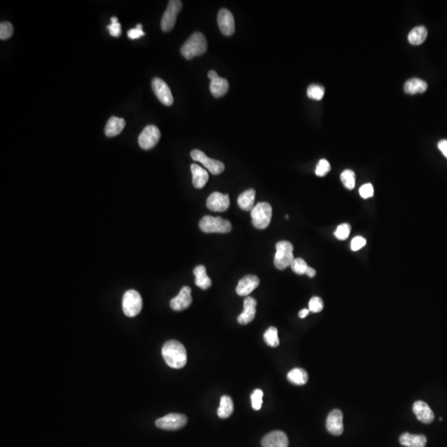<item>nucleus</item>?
<instances>
[{
  "mask_svg": "<svg viewBox=\"0 0 447 447\" xmlns=\"http://www.w3.org/2000/svg\"><path fill=\"white\" fill-rule=\"evenodd\" d=\"M162 355L171 368H183L188 362L187 350L182 344L177 340L166 342L162 349Z\"/></svg>",
  "mask_w": 447,
  "mask_h": 447,
  "instance_id": "nucleus-1",
  "label": "nucleus"
},
{
  "mask_svg": "<svg viewBox=\"0 0 447 447\" xmlns=\"http://www.w3.org/2000/svg\"><path fill=\"white\" fill-rule=\"evenodd\" d=\"M207 49V42L202 33H195L181 46V52L186 59L191 60L195 57L202 55Z\"/></svg>",
  "mask_w": 447,
  "mask_h": 447,
  "instance_id": "nucleus-2",
  "label": "nucleus"
},
{
  "mask_svg": "<svg viewBox=\"0 0 447 447\" xmlns=\"http://www.w3.org/2000/svg\"><path fill=\"white\" fill-rule=\"evenodd\" d=\"M294 260L293 245L288 241H280L276 245V253L274 256V265L279 270H284L291 266Z\"/></svg>",
  "mask_w": 447,
  "mask_h": 447,
  "instance_id": "nucleus-3",
  "label": "nucleus"
},
{
  "mask_svg": "<svg viewBox=\"0 0 447 447\" xmlns=\"http://www.w3.org/2000/svg\"><path fill=\"white\" fill-rule=\"evenodd\" d=\"M273 209L269 203L259 202L251 211L252 222L257 229H265L271 222Z\"/></svg>",
  "mask_w": 447,
  "mask_h": 447,
  "instance_id": "nucleus-4",
  "label": "nucleus"
},
{
  "mask_svg": "<svg viewBox=\"0 0 447 447\" xmlns=\"http://www.w3.org/2000/svg\"><path fill=\"white\" fill-rule=\"evenodd\" d=\"M200 229L205 233H229L231 231V223L221 217L205 216L199 224Z\"/></svg>",
  "mask_w": 447,
  "mask_h": 447,
  "instance_id": "nucleus-5",
  "label": "nucleus"
},
{
  "mask_svg": "<svg viewBox=\"0 0 447 447\" xmlns=\"http://www.w3.org/2000/svg\"><path fill=\"white\" fill-rule=\"evenodd\" d=\"M123 311L128 318H135L139 315L143 307V300L139 292L128 290L124 293L122 301Z\"/></svg>",
  "mask_w": 447,
  "mask_h": 447,
  "instance_id": "nucleus-6",
  "label": "nucleus"
},
{
  "mask_svg": "<svg viewBox=\"0 0 447 447\" xmlns=\"http://www.w3.org/2000/svg\"><path fill=\"white\" fill-rule=\"evenodd\" d=\"M181 8L182 3L179 0H171L168 2V8L162 18L161 28L163 32H169L173 29L176 23V17Z\"/></svg>",
  "mask_w": 447,
  "mask_h": 447,
  "instance_id": "nucleus-7",
  "label": "nucleus"
},
{
  "mask_svg": "<svg viewBox=\"0 0 447 447\" xmlns=\"http://www.w3.org/2000/svg\"><path fill=\"white\" fill-rule=\"evenodd\" d=\"M187 423H188V417L185 415L170 413L161 418L157 419L155 424L157 428L161 429L174 431L185 427Z\"/></svg>",
  "mask_w": 447,
  "mask_h": 447,
  "instance_id": "nucleus-8",
  "label": "nucleus"
},
{
  "mask_svg": "<svg viewBox=\"0 0 447 447\" xmlns=\"http://www.w3.org/2000/svg\"><path fill=\"white\" fill-rule=\"evenodd\" d=\"M191 156H192V159L194 161L201 163L205 168H207L212 174H221V172H224V170H225L224 163H221V161H218V160L209 159L204 152H201L200 150H192V152H191Z\"/></svg>",
  "mask_w": 447,
  "mask_h": 447,
  "instance_id": "nucleus-9",
  "label": "nucleus"
},
{
  "mask_svg": "<svg viewBox=\"0 0 447 447\" xmlns=\"http://www.w3.org/2000/svg\"><path fill=\"white\" fill-rule=\"evenodd\" d=\"M161 137L157 127L148 125L143 130L139 137V144L143 149L149 150L156 145Z\"/></svg>",
  "mask_w": 447,
  "mask_h": 447,
  "instance_id": "nucleus-10",
  "label": "nucleus"
},
{
  "mask_svg": "<svg viewBox=\"0 0 447 447\" xmlns=\"http://www.w3.org/2000/svg\"><path fill=\"white\" fill-rule=\"evenodd\" d=\"M152 90L156 98L167 106H171L173 103V96L169 86L160 78H154L152 82Z\"/></svg>",
  "mask_w": 447,
  "mask_h": 447,
  "instance_id": "nucleus-11",
  "label": "nucleus"
},
{
  "mask_svg": "<svg viewBox=\"0 0 447 447\" xmlns=\"http://www.w3.org/2000/svg\"><path fill=\"white\" fill-rule=\"evenodd\" d=\"M326 427L327 431L334 436H340L343 433V413L340 410H333L329 413Z\"/></svg>",
  "mask_w": 447,
  "mask_h": 447,
  "instance_id": "nucleus-12",
  "label": "nucleus"
},
{
  "mask_svg": "<svg viewBox=\"0 0 447 447\" xmlns=\"http://www.w3.org/2000/svg\"><path fill=\"white\" fill-rule=\"evenodd\" d=\"M192 302V289L189 286H183L178 295L172 298L170 302V306L174 311H180L188 308Z\"/></svg>",
  "mask_w": 447,
  "mask_h": 447,
  "instance_id": "nucleus-13",
  "label": "nucleus"
},
{
  "mask_svg": "<svg viewBox=\"0 0 447 447\" xmlns=\"http://www.w3.org/2000/svg\"><path fill=\"white\" fill-rule=\"evenodd\" d=\"M229 197L221 192H214L208 197L206 206L212 212H225L229 207Z\"/></svg>",
  "mask_w": 447,
  "mask_h": 447,
  "instance_id": "nucleus-14",
  "label": "nucleus"
},
{
  "mask_svg": "<svg viewBox=\"0 0 447 447\" xmlns=\"http://www.w3.org/2000/svg\"><path fill=\"white\" fill-rule=\"evenodd\" d=\"M219 28L221 33L225 36H231L234 33V19L231 12L226 9H222L218 13Z\"/></svg>",
  "mask_w": 447,
  "mask_h": 447,
  "instance_id": "nucleus-15",
  "label": "nucleus"
},
{
  "mask_svg": "<svg viewBox=\"0 0 447 447\" xmlns=\"http://www.w3.org/2000/svg\"><path fill=\"white\" fill-rule=\"evenodd\" d=\"M262 447H288V438L284 432L274 431L262 438Z\"/></svg>",
  "mask_w": 447,
  "mask_h": 447,
  "instance_id": "nucleus-16",
  "label": "nucleus"
},
{
  "mask_svg": "<svg viewBox=\"0 0 447 447\" xmlns=\"http://www.w3.org/2000/svg\"><path fill=\"white\" fill-rule=\"evenodd\" d=\"M256 306H257V301L252 297H247L245 298V302H244V311H243L238 318L239 323L240 325L249 324V322H251L256 315Z\"/></svg>",
  "mask_w": 447,
  "mask_h": 447,
  "instance_id": "nucleus-17",
  "label": "nucleus"
},
{
  "mask_svg": "<svg viewBox=\"0 0 447 447\" xmlns=\"http://www.w3.org/2000/svg\"><path fill=\"white\" fill-rule=\"evenodd\" d=\"M259 279L255 275H247L240 280L238 286L236 287V293L239 296L245 297L249 296L254 289L259 285Z\"/></svg>",
  "mask_w": 447,
  "mask_h": 447,
  "instance_id": "nucleus-18",
  "label": "nucleus"
},
{
  "mask_svg": "<svg viewBox=\"0 0 447 447\" xmlns=\"http://www.w3.org/2000/svg\"><path fill=\"white\" fill-rule=\"evenodd\" d=\"M412 411L416 415V418L418 419L419 421L422 422V423L429 424L434 420V413L428 405V403H426L425 402L416 401L413 404Z\"/></svg>",
  "mask_w": 447,
  "mask_h": 447,
  "instance_id": "nucleus-19",
  "label": "nucleus"
},
{
  "mask_svg": "<svg viewBox=\"0 0 447 447\" xmlns=\"http://www.w3.org/2000/svg\"><path fill=\"white\" fill-rule=\"evenodd\" d=\"M192 173V183L195 188L201 189L205 187L209 179L208 172L196 163L191 166Z\"/></svg>",
  "mask_w": 447,
  "mask_h": 447,
  "instance_id": "nucleus-20",
  "label": "nucleus"
},
{
  "mask_svg": "<svg viewBox=\"0 0 447 447\" xmlns=\"http://www.w3.org/2000/svg\"><path fill=\"white\" fill-rule=\"evenodd\" d=\"M399 441L403 446L425 447L427 445V437L424 435H413L406 432L400 436Z\"/></svg>",
  "mask_w": 447,
  "mask_h": 447,
  "instance_id": "nucleus-21",
  "label": "nucleus"
},
{
  "mask_svg": "<svg viewBox=\"0 0 447 447\" xmlns=\"http://www.w3.org/2000/svg\"><path fill=\"white\" fill-rule=\"evenodd\" d=\"M125 127V120L118 117L113 116L109 119L108 123L104 128V134L107 137H115L119 135Z\"/></svg>",
  "mask_w": 447,
  "mask_h": 447,
  "instance_id": "nucleus-22",
  "label": "nucleus"
},
{
  "mask_svg": "<svg viewBox=\"0 0 447 447\" xmlns=\"http://www.w3.org/2000/svg\"><path fill=\"white\" fill-rule=\"evenodd\" d=\"M193 273L196 277L195 283L200 288L206 290V289L209 288V286H212V279L208 277L206 269L204 265H199V266L196 267Z\"/></svg>",
  "mask_w": 447,
  "mask_h": 447,
  "instance_id": "nucleus-23",
  "label": "nucleus"
},
{
  "mask_svg": "<svg viewBox=\"0 0 447 447\" xmlns=\"http://www.w3.org/2000/svg\"><path fill=\"white\" fill-rule=\"evenodd\" d=\"M427 89H428L427 82L419 78L408 80L404 85V91L409 95L424 93L427 91Z\"/></svg>",
  "mask_w": 447,
  "mask_h": 447,
  "instance_id": "nucleus-24",
  "label": "nucleus"
},
{
  "mask_svg": "<svg viewBox=\"0 0 447 447\" xmlns=\"http://www.w3.org/2000/svg\"><path fill=\"white\" fill-rule=\"evenodd\" d=\"M209 90L214 97H221L223 95H225L229 90V82L226 79L221 77L213 80L211 81Z\"/></svg>",
  "mask_w": 447,
  "mask_h": 447,
  "instance_id": "nucleus-25",
  "label": "nucleus"
},
{
  "mask_svg": "<svg viewBox=\"0 0 447 447\" xmlns=\"http://www.w3.org/2000/svg\"><path fill=\"white\" fill-rule=\"evenodd\" d=\"M255 191L253 189H249L240 194L238 198V205L241 209L246 212L252 211L254 207V200H255Z\"/></svg>",
  "mask_w": 447,
  "mask_h": 447,
  "instance_id": "nucleus-26",
  "label": "nucleus"
},
{
  "mask_svg": "<svg viewBox=\"0 0 447 447\" xmlns=\"http://www.w3.org/2000/svg\"><path fill=\"white\" fill-rule=\"evenodd\" d=\"M287 380L296 385H304L308 381V375L303 369H293L287 374Z\"/></svg>",
  "mask_w": 447,
  "mask_h": 447,
  "instance_id": "nucleus-27",
  "label": "nucleus"
},
{
  "mask_svg": "<svg viewBox=\"0 0 447 447\" xmlns=\"http://www.w3.org/2000/svg\"><path fill=\"white\" fill-rule=\"evenodd\" d=\"M233 412V403L232 401L231 398L229 396L221 397V403H220V407H219L217 414L219 417L221 418H228L229 416H231Z\"/></svg>",
  "mask_w": 447,
  "mask_h": 447,
  "instance_id": "nucleus-28",
  "label": "nucleus"
},
{
  "mask_svg": "<svg viewBox=\"0 0 447 447\" xmlns=\"http://www.w3.org/2000/svg\"><path fill=\"white\" fill-rule=\"evenodd\" d=\"M428 37V30L424 26L416 27L408 34V42L412 45H420Z\"/></svg>",
  "mask_w": 447,
  "mask_h": 447,
  "instance_id": "nucleus-29",
  "label": "nucleus"
},
{
  "mask_svg": "<svg viewBox=\"0 0 447 447\" xmlns=\"http://www.w3.org/2000/svg\"><path fill=\"white\" fill-rule=\"evenodd\" d=\"M264 339H265V341L266 342L267 345L270 346V347H273V348L278 347L279 346L278 329L276 328V327H273V326L269 327L265 331V335H264Z\"/></svg>",
  "mask_w": 447,
  "mask_h": 447,
  "instance_id": "nucleus-30",
  "label": "nucleus"
},
{
  "mask_svg": "<svg viewBox=\"0 0 447 447\" xmlns=\"http://www.w3.org/2000/svg\"><path fill=\"white\" fill-rule=\"evenodd\" d=\"M340 179H341L343 185L346 187L347 189L352 190L355 187V173L353 172L352 170H345L340 175Z\"/></svg>",
  "mask_w": 447,
  "mask_h": 447,
  "instance_id": "nucleus-31",
  "label": "nucleus"
},
{
  "mask_svg": "<svg viewBox=\"0 0 447 447\" xmlns=\"http://www.w3.org/2000/svg\"><path fill=\"white\" fill-rule=\"evenodd\" d=\"M325 94V88L320 85L312 84L307 88V96L310 99L321 100Z\"/></svg>",
  "mask_w": 447,
  "mask_h": 447,
  "instance_id": "nucleus-32",
  "label": "nucleus"
},
{
  "mask_svg": "<svg viewBox=\"0 0 447 447\" xmlns=\"http://www.w3.org/2000/svg\"><path fill=\"white\" fill-rule=\"evenodd\" d=\"M291 268L292 270L294 273H297L298 275H303V274H306V269L308 268V265L303 258H294L293 262H292Z\"/></svg>",
  "mask_w": 447,
  "mask_h": 447,
  "instance_id": "nucleus-33",
  "label": "nucleus"
},
{
  "mask_svg": "<svg viewBox=\"0 0 447 447\" xmlns=\"http://www.w3.org/2000/svg\"><path fill=\"white\" fill-rule=\"evenodd\" d=\"M350 231H351L350 225L347 223H344L337 227L335 231L334 232V234L339 240H346L348 239Z\"/></svg>",
  "mask_w": 447,
  "mask_h": 447,
  "instance_id": "nucleus-34",
  "label": "nucleus"
},
{
  "mask_svg": "<svg viewBox=\"0 0 447 447\" xmlns=\"http://www.w3.org/2000/svg\"><path fill=\"white\" fill-rule=\"evenodd\" d=\"M262 397H264V392L261 389L254 390L251 395L252 407L256 411L262 408Z\"/></svg>",
  "mask_w": 447,
  "mask_h": 447,
  "instance_id": "nucleus-35",
  "label": "nucleus"
},
{
  "mask_svg": "<svg viewBox=\"0 0 447 447\" xmlns=\"http://www.w3.org/2000/svg\"><path fill=\"white\" fill-rule=\"evenodd\" d=\"M13 33V27L10 22H1V24H0V39H9V38H11Z\"/></svg>",
  "mask_w": 447,
  "mask_h": 447,
  "instance_id": "nucleus-36",
  "label": "nucleus"
},
{
  "mask_svg": "<svg viewBox=\"0 0 447 447\" xmlns=\"http://www.w3.org/2000/svg\"><path fill=\"white\" fill-rule=\"evenodd\" d=\"M331 171V164L326 159H321L315 168V175L318 176H325Z\"/></svg>",
  "mask_w": 447,
  "mask_h": 447,
  "instance_id": "nucleus-37",
  "label": "nucleus"
},
{
  "mask_svg": "<svg viewBox=\"0 0 447 447\" xmlns=\"http://www.w3.org/2000/svg\"><path fill=\"white\" fill-rule=\"evenodd\" d=\"M324 308V303L319 297H313L309 302V310L313 313L321 312Z\"/></svg>",
  "mask_w": 447,
  "mask_h": 447,
  "instance_id": "nucleus-38",
  "label": "nucleus"
},
{
  "mask_svg": "<svg viewBox=\"0 0 447 447\" xmlns=\"http://www.w3.org/2000/svg\"><path fill=\"white\" fill-rule=\"evenodd\" d=\"M107 29L111 33V35L115 38H118L121 34V25L118 22L116 17L111 18V24L107 26Z\"/></svg>",
  "mask_w": 447,
  "mask_h": 447,
  "instance_id": "nucleus-39",
  "label": "nucleus"
},
{
  "mask_svg": "<svg viewBox=\"0 0 447 447\" xmlns=\"http://www.w3.org/2000/svg\"><path fill=\"white\" fill-rule=\"evenodd\" d=\"M374 192H375L374 187L370 183L364 184V185L362 186L361 188H359V195L363 199H368L374 196Z\"/></svg>",
  "mask_w": 447,
  "mask_h": 447,
  "instance_id": "nucleus-40",
  "label": "nucleus"
},
{
  "mask_svg": "<svg viewBox=\"0 0 447 447\" xmlns=\"http://www.w3.org/2000/svg\"><path fill=\"white\" fill-rule=\"evenodd\" d=\"M145 35V33L143 31V26L141 24H138L135 29H130L128 32V37L130 39H138L143 36Z\"/></svg>",
  "mask_w": 447,
  "mask_h": 447,
  "instance_id": "nucleus-41",
  "label": "nucleus"
},
{
  "mask_svg": "<svg viewBox=\"0 0 447 447\" xmlns=\"http://www.w3.org/2000/svg\"><path fill=\"white\" fill-rule=\"evenodd\" d=\"M366 240L361 236H356L351 241V249L353 251H358L359 249H362L363 247L365 246Z\"/></svg>",
  "mask_w": 447,
  "mask_h": 447,
  "instance_id": "nucleus-42",
  "label": "nucleus"
},
{
  "mask_svg": "<svg viewBox=\"0 0 447 447\" xmlns=\"http://www.w3.org/2000/svg\"><path fill=\"white\" fill-rule=\"evenodd\" d=\"M438 148L440 151L442 152L443 155L447 159V140L443 139V140L439 142Z\"/></svg>",
  "mask_w": 447,
  "mask_h": 447,
  "instance_id": "nucleus-43",
  "label": "nucleus"
},
{
  "mask_svg": "<svg viewBox=\"0 0 447 447\" xmlns=\"http://www.w3.org/2000/svg\"><path fill=\"white\" fill-rule=\"evenodd\" d=\"M306 274L308 276V277H310V278H314L315 274H317V272H315V269L308 266V268L306 269Z\"/></svg>",
  "mask_w": 447,
  "mask_h": 447,
  "instance_id": "nucleus-44",
  "label": "nucleus"
},
{
  "mask_svg": "<svg viewBox=\"0 0 447 447\" xmlns=\"http://www.w3.org/2000/svg\"><path fill=\"white\" fill-rule=\"evenodd\" d=\"M220 77L219 76L218 74L216 73V71H209L208 72V78H209L211 81H213V80L217 79V78Z\"/></svg>",
  "mask_w": 447,
  "mask_h": 447,
  "instance_id": "nucleus-45",
  "label": "nucleus"
},
{
  "mask_svg": "<svg viewBox=\"0 0 447 447\" xmlns=\"http://www.w3.org/2000/svg\"><path fill=\"white\" fill-rule=\"evenodd\" d=\"M309 312H310V310H309V309H302V310H301V311H300L299 318H306V315H308Z\"/></svg>",
  "mask_w": 447,
  "mask_h": 447,
  "instance_id": "nucleus-46",
  "label": "nucleus"
}]
</instances>
